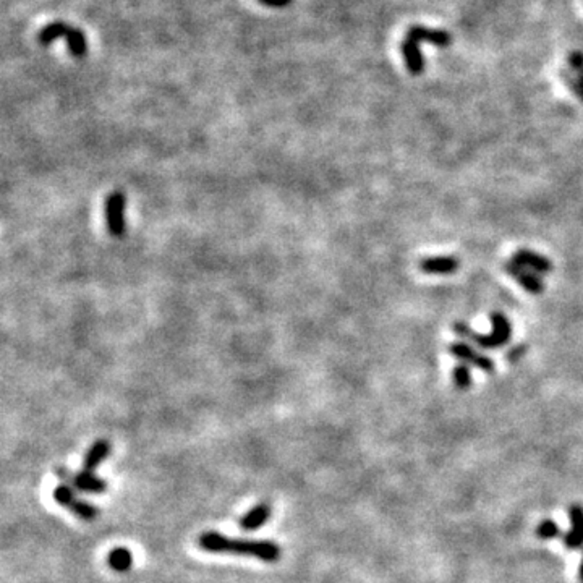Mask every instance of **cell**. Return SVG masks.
Segmentation results:
<instances>
[{
  "label": "cell",
  "mask_w": 583,
  "mask_h": 583,
  "mask_svg": "<svg viewBox=\"0 0 583 583\" xmlns=\"http://www.w3.org/2000/svg\"><path fill=\"white\" fill-rule=\"evenodd\" d=\"M537 537L539 539H554L561 537V527L554 520H544V522L538 525Z\"/></svg>",
  "instance_id": "cell-18"
},
{
  "label": "cell",
  "mask_w": 583,
  "mask_h": 583,
  "mask_svg": "<svg viewBox=\"0 0 583 583\" xmlns=\"http://www.w3.org/2000/svg\"><path fill=\"white\" fill-rule=\"evenodd\" d=\"M452 331H454L459 337H462V339H469L471 331H473V329H471L470 326H467L465 322L457 321V322H454V326H452Z\"/></svg>",
  "instance_id": "cell-21"
},
{
  "label": "cell",
  "mask_w": 583,
  "mask_h": 583,
  "mask_svg": "<svg viewBox=\"0 0 583 583\" xmlns=\"http://www.w3.org/2000/svg\"><path fill=\"white\" fill-rule=\"evenodd\" d=\"M489 320L491 324H493V329H491L489 334H476L475 331H471L469 339L473 340L481 349H499V347L505 345L510 340L512 326H510L509 317L499 311L491 313Z\"/></svg>",
  "instance_id": "cell-3"
},
{
  "label": "cell",
  "mask_w": 583,
  "mask_h": 583,
  "mask_svg": "<svg viewBox=\"0 0 583 583\" xmlns=\"http://www.w3.org/2000/svg\"><path fill=\"white\" fill-rule=\"evenodd\" d=\"M452 383L455 384L457 389L460 391H465V389L470 388L471 384V373L469 365H457L454 371H452Z\"/></svg>",
  "instance_id": "cell-17"
},
{
  "label": "cell",
  "mask_w": 583,
  "mask_h": 583,
  "mask_svg": "<svg viewBox=\"0 0 583 583\" xmlns=\"http://www.w3.org/2000/svg\"><path fill=\"white\" fill-rule=\"evenodd\" d=\"M449 354L455 358H459L464 365H471L476 368L486 371V373H493L494 371V361L489 356L481 355L478 351L471 349L465 342H454L449 345Z\"/></svg>",
  "instance_id": "cell-7"
},
{
  "label": "cell",
  "mask_w": 583,
  "mask_h": 583,
  "mask_svg": "<svg viewBox=\"0 0 583 583\" xmlns=\"http://www.w3.org/2000/svg\"><path fill=\"white\" fill-rule=\"evenodd\" d=\"M561 78L567 85V88L583 103V85L578 81V76L573 75L571 70H561Z\"/></svg>",
  "instance_id": "cell-19"
},
{
  "label": "cell",
  "mask_w": 583,
  "mask_h": 583,
  "mask_svg": "<svg viewBox=\"0 0 583 583\" xmlns=\"http://www.w3.org/2000/svg\"><path fill=\"white\" fill-rule=\"evenodd\" d=\"M568 520H571V530L564 534L562 541L567 549L583 548V505L573 504L568 507Z\"/></svg>",
  "instance_id": "cell-9"
},
{
  "label": "cell",
  "mask_w": 583,
  "mask_h": 583,
  "mask_svg": "<svg viewBox=\"0 0 583 583\" xmlns=\"http://www.w3.org/2000/svg\"><path fill=\"white\" fill-rule=\"evenodd\" d=\"M525 351H527V345L514 347V349H510L507 351V360L510 361V363H517V361L525 355Z\"/></svg>",
  "instance_id": "cell-22"
},
{
  "label": "cell",
  "mask_w": 583,
  "mask_h": 583,
  "mask_svg": "<svg viewBox=\"0 0 583 583\" xmlns=\"http://www.w3.org/2000/svg\"><path fill=\"white\" fill-rule=\"evenodd\" d=\"M54 501L57 504H60L62 507L69 509L71 514H75L76 517L83 520H96L99 515V510L94 507L93 504L88 503V501L78 498L75 494V491L69 485H60L54 489Z\"/></svg>",
  "instance_id": "cell-4"
},
{
  "label": "cell",
  "mask_w": 583,
  "mask_h": 583,
  "mask_svg": "<svg viewBox=\"0 0 583 583\" xmlns=\"http://www.w3.org/2000/svg\"><path fill=\"white\" fill-rule=\"evenodd\" d=\"M60 36L67 37V42H69V49L71 52V55L83 57L86 54V51H88V46H86V37L83 35V31L73 30V28L65 25V23L57 21V23H52V25H47L46 28H42L40 36H37V40H40L41 44L47 46Z\"/></svg>",
  "instance_id": "cell-2"
},
{
  "label": "cell",
  "mask_w": 583,
  "mask_h": 583,
  "mask_svg": "<svg viewBox=\"0 0 583 583\" xmlns=\"http://www.w3.org/2000/svg\"><path fill=\"white\" fill-rule=\"evenodd\" d=\"M55 473L60 480L65 481V485H70L71 488L83 491V493L101 494L107 489V483H105V480H103L98 475H94V471L83 470V471H76V473H73V471L65 469V467L59 465L55 469Z\"/></svg>",
  "instance_id": "cell-5"
},
{
  "label": "cell",
  "mask_w": 583,
  "mask_h": 583,
  "mask_svg": "<svg viewBox=\"0 0 583 583\" xmlns=\"http://www.w3.org/2000/svg\"><path fill=\"white\" fill-rule=\"evenodd\" d=\"M567 64L572 71L582 73L583 71V52L582 51H572L567 57Z\"/></svg>",
  "instance_id": "cell-20"
},
{
  "label": "cell",
  "mask_w": 583,
  "mask_h": 583,
  "mask_svg": "<svg viewBox=\"0 0 583 583\" xmlns=\"http://www.w3.org/2000/svg\"><path fill=\"white\" fill-rule=\"evenodd\" d=\"M408 40H413L415 42H428V44L437 46V47H447L451 46L452 36L446 30H433L421 25L412 26L407 31Z\"/></svg>",
  "instance_id": "cell-12"
},
{
  "label": "cell",
  "mask_w": 583,
  "mask_h": 583,
  "mask_svg": "<svg viewBox=\"0 0 583 583\" xmlns=\"http://www.w3.org/2000/svg\"><path fill=\"white\" fill-rule=\"evenodd\" d=\"M510 259H512L514 263H517L519 266L527 268L534 274H549L552 271L551 259L543 256V254H539V253H534V252H532V250H527V248L517 250V252L512 254V258H510Z\"/></svg>",
  "instance_id": "cell-11"
},
{
  "label": "cell",
  "mask_w": 583,
  "mask_h": 583,
  "mask_svg": "<svg viewBox=\"0 0 583 583\" xmlns=\"http://www.w3.org/2000/svg\"><path fill=\"white\" fill-rule=\"evenodd\" d=\"M110 451H112V446H110V442L107 440H98L96 442H93V446L89 447L85 455L83 470L94 471L105 459H107Z\"/></svg>",
  "instance_id": "cell-15"
},
{
  "label": "cell",
  "mask_w": 583,
  "mask_h": 583,
  "mask_svg": "<svg viewBox=\"0 0 583 583\" xmlns=\"http://www.w3.org/2000/svg\"><path fill=\"white\" fill-rule=\"evenodd\" d=\"M401 51L403 59H406L407 69L412 75H420L425 70V59H423L420 46L413 40H407L401 44Z\"/></svg>",
  "instance_id": "cell-14"
},
{
  "label": "cell",
  "mask_w": 583,
  "mask_h": 583,
  "mask_svg": "<svg viewBox=\"0 0 583 583\" xmlns=\"http://www.w3.org/2000/svg\"><path fill=\"white\" fill-rule=\"evenodd\" d=\"M200 548L208 552L242 554L259 559L263 562H277L281 559V548L269 539L230 538L218 532H206L200 537Z\"/></svg>",
  "instance_id": "cell-1"
},
{
  "label": "cell",
  "mask_w": 583,
  "mask_h": 583,
  "mask_svg": "<svg viewBox=\"0 0 583 583\" xmlns=\"http://www.w3.org/2000/svg\"><path fill=\"white\" fill-rule=\"evenodd\" d=\"M125 206L123 191H112L105 200V224L114 238H122L125 234Z\"/></svg>",
  "instance_id": "cell-6"
},
{
  "label": "cell",
  "mask_w": 583,
  "mask_h": 583,
  "mask_svg": "<svg viewBox=\"0 0 583 583\" xmlns=\"http://www.w3.org/2000/svg\"><path fill=\"white\" fill-rule=\"evenodd\" d=\"M271 505L268 503H259L240 519V527L245 532H254V530L261 528L268 522L269 517H271Z\"/></svg>",
  "instance_id": "cell-13"
},
{
  "label": "cell",
  "mask_w": 583,
  "mask_h": 583,
  "mask_svg": "<svg viewBox=\"0 0 583 583\" xmlns=\"http://www.w3.org/2000/svg\"><path fill=\"white\" fill-rule=\"evenodd\" d=\"M578 578H580V582L583 583V556L580 559V566H578Z\"/></svg>",
  "instance_id": "cell-24"
},
{
  "label": "cell",
  "mask_w": 583,
  "mask_h": 583,
  "mask_svg": "<svg viewBox=\"0 0 583 583\" xmlns=\"http://www.w3.org/2000/svg\"><path fill=\"white\" fill-rule=\"evenodd\" d=\"M418 268L428 276H451L460 268V259L457 256H430L423 258Z\"/></svg>",
  "instance_id": "cell-10"
},
{
  "label": "cell",
  "mask_w": 583,
  "mask_h": 583,
  "mask_svg": "<svg viewBox=\"0 0 583 583\" xmlns=\"http://www.w3.org/2000/svg\"><path fill=\"white\" fill-rule=\"evenodd\" d=\"M259 2L264 3V6L272 7V8H282L290 6L292 0H259Z\"/></svg>",
  "instance_id": "cell-23"
},
{
  "label": "cell",
  "mask_w": 583,
  "mask_h": 583,
  "mask_svg": "<svg viewBox=\"0 0 583 583\" xmlns=\"http://www.w3.org/2000/svg\"><path fill=\"white\" fill-rule=\"evenodd\" d=\"M109 566L117 572H127L133 566V554L127 548H117L109 554Z\"/></svg>",
  "instance_id": "cell-16"
},
{
  "label": "cell",
  "mask_w": 583,
  "mask_h": 583,
  "mask_svg": "<svg viewBox=\"0 0 583 583\" xmlns=\"http://www.w3.org/2000/svg\"><path fill=\"white\" fill-rule=\"evenodd\" d=\"M503 268L505 274L512 277L515 282H519V286L522 287L523 290L533 293V295H539V293L544 292L543 281L537 276V274L530 271V269L519 266V264L514 263L512 259L505 263Z\"/></svg>",
  "instance_id": "cell-8"
},
{
  "label": "cell",
  "mask_w": 583,
  "mask_h": 583,
  "mask_svg": "<svg viewBox=\"0 0 583 583\" xmlns=\"http://www.w3.org/2000/svg\"><path fill=\"white\" fill-rule=\"evenodd\" d=\"M578 81H580V83L583 85V71H582V73H578Z\"/></svg>",
  "instance_id": "cell-25"
}]
</instances>
